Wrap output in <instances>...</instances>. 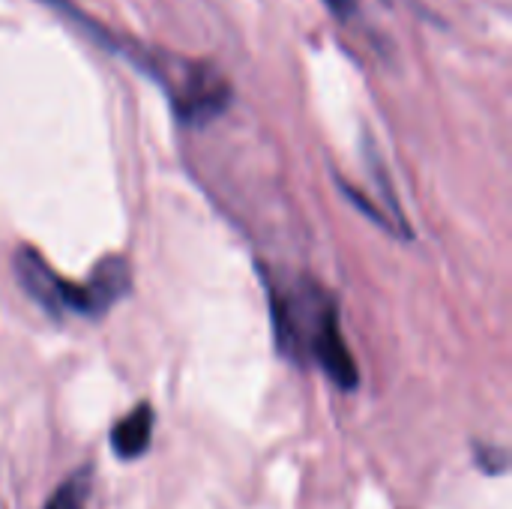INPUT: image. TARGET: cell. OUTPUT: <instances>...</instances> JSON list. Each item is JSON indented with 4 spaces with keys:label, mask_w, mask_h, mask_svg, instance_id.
<instances>
[{
    "label": "cell",
    "mask_w": 512,
    "mask_h": 509,
    "mask_svg": "<svg viewBox=\"0 0 512 509\" xmlns=\"http://www.w3.org/2000/svg\"><path fill=\"white\" fill-rule=\"evenodd\" d=\"M270 315L276 348L282 357L300 366H318L339 390H357L360 369L342 339L336 300L324 288L309 285L306 291L285 297L270 288Z\"/></svg>",
    "instance_id": "6da1fadb"
},
{
    "label": "cell",
    "mask_w": 512,
    "mask_h": 509,
    "mask_svg": "<svg viewBox=\"0 0 512 509\" xmlns=\"http://www.w3.org/2000/svg\"><path fill=\"white\" fill-rule=\"evenodd\" d=\"M126 57L144 72H150V78L159 81V87L171 96L174 114L183 123L198 126V123L219 117L228 108V99H231L228 78L210 63L159 54L153 48L126 51Z\"/></svg>",
    "instance_id": "7a4b0ae2"
},
{
    "label": "cell",
    "mask_w": 512,
    "mask_h": 509,
    "mask_svg": "<svg viewBox=\"0 0 512 509\" xmlns=\"http://www.w3.org/2000/svg\"><path fill=\"white\" fill-rule=\"evenodd\" d=\"M15 276L21 282V288L27 291V297L33 303H39L51 318H63V315H87L90 318V303H87V291L84 285H75L63 276H57L48 261L33 252L30 246H21L15 252Z\"/></svg>",
    "instance_id": "3957f363"
},
{
    "label": "cell",
    "mask_w": 512,
    "mask_h": 509,
    "mask_svg": "<svg viewBox=\"0 0 512 509\" xmlns=\"http://www.w3.org/2000/svg\"><path fill=\"white\" fill-rule=\"evenodd\" d=\"M84 291H87V303H90V318L105 315L111 306H117L132 291V267H129V261L120 258V255L102 258L93 267L90 279L84 282Z\"/></svg>",
    "instance_id": "277c9868"
},
{
    "label": "cell",
    "mask_w": 512,
    "mask_h": 509,
    "mask_svg": "<svg viewBox=\"0 0 512 509\" xmlns=\"http://www.w3.org/2000/svg\"><path fill=\"white\" fill-rule=\"evenodd\" d=\"M153 423L156 414L147 402L135 405L126 417L117 420V426L111 429V450L120 462H132L141 459L150 450L153 441Z\"/></svg>",
    "instance_id": "5b68a950"
},
{
    "label": "cell",
    "mask_w": 512,
    "mask_h": 509,
    "mask_svg": "<svg viewBox=\"0 0 512 509\" xmlns=\"http://www.w3.org/2000/svg\"><path fill=\"white\" fill-rule=\"evenodd\" d=\"M90 486H93V471L84 465V468H75L48 498L45 509H87L90 501Z\"/></svg>",
    "instance_id": "8992f818"
},
{
    "label": "cell",
    "mask_w": 512,
    "mask_h": 509,
    "mask_svg": "<svg viewBox=\"0 0 512 509\" xmlns=\"http://www.w3.org/2000/svg\"><path fill=\"white\" fill-rule=\"evenodd\" d=\"M474 462L489 477H504L510 468V453L498 444H474Z\"/></svg>",
    "instance_id": "52a82bcc"
},
{
    "label": "cell",
    "mask_w": 512,
    "mask_h": 509,
    "mask_svg": "<svg viewBox=\"0 0 512 509\" xmlns=\"http://www.w3.org/2000/svg\"><path fill=\"white\" fill-rule=\"evenodd\" d=\"M339 15H351L354 12V0H327Z\"/></svg>",
    "instance_id": "ba28073f"
}]
</instances>
